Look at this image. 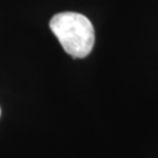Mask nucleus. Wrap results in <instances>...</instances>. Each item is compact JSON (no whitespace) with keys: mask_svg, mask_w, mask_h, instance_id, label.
<instances>
[{"mask_svg":"<svg viewBox=\"0 0 158 158\" xmlns=\"http://www.w3.org/2000/svg\"><path fill=\"white\" fill-rule=\"evenodd\" d=\"M53 34L64 52L76 59L85 57L95 44V31L88 18L76 12L57 13L49 21Z\"/></svg>","mask_w":158,"mask_h":158,"instance_id":"obj_1","label":"nucleus"},{"mask_svg":"<svg viewBox=\"0 0 158 158\" xmlns=\"http://www.w3.org/2000/svg\"><path fill=\"white\" fill-rule=\"evenodd\" d=\"M0 115H1V109H0Z\"/></svg>","mask_w":158,"mask_h":158,"instance_id":"obj_2","label":"nucleus"}]
</instances>
